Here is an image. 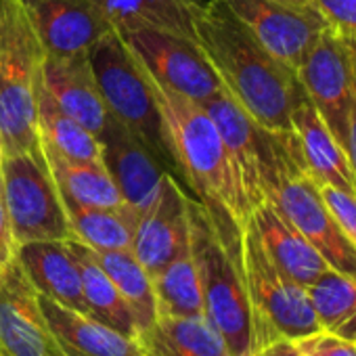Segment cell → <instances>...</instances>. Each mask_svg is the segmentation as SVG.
Returning <instances> with one entry per match:
<instances>
[{
  "mask_svg": "<svg viewBox=\"0 0 356 356\" xmlns=\"http://www.w3.org/2000/svg\"><path fill=\"white\" fill-rule=\"evenodd\" d=\"M277 3H281L285 7H291L296 11H304V13H314L316 15V11L310 5V0H277Z\"/></svg>",
  "mask_w": 356,
  "mask_h": 356,
  "instance_id": "8d00e7d4",
  "label": "cell"
},
{
  "mask_svg": "<svg viewBox=\"0 0 356 356\" xmlns=\"http://www.w3.org/2000/svg\"><path fill=\"white\" fill-rule=\"evenodd\" d=\"M189 248V195L168 172L153 204L140 216L132 252L151 279Z\"/></svg>",
  "mask_w": 356,
  "mask_h": 356,
  "instance_id": "4fadbf2b",
  "label": "cell"
},
{
  "mask_svg": "<svg viewBox=\"0 0 356 356\" xmlns=\"http://www.w3.org/2000/svg\"><path fill=\"white\" fill-rule=\"evenodd\" d=\"M40 82L65 113L101 138L111 113L97 86L88 53L47 55L40 70Z\"/></svg>",
  "mask_w": 356,
  "mask_h": 356,
  "instance_id": "9a60e30c",
  "label": "cell"
},
{
  "mask_svg": "<svg viewBox=\"0 0 356 356\" xmlns=\"http://www.w3.org/2000/svg\"><path fill=\"white\" fill-rule=\"evenodd\" d=\"M291 130L300 147L308 174L321 187L354 191V176L343 145L329 130L306 92L296 101L291 111Z\"/></svg>",
  "mask_w": 356,
  "mask_h": 356,
  "instance_id": "e0dca14e",
  "label": "cell"
},
{
  "mask_svg": "<svg viewBox=\"0 0 356 356\" xmlns=\"http://www.w3.org/2000/svg\"><path fill=\"white\" fill-rule=\"evenodd\" d=\"M296 76L329 130L346 147L354 95V61L343 36L327 26L306 51Z\"/></svg>",
  "mask_w": 356,
  "mask_h": 356,
  "instance_id": "30bf717a",
  "label": "cell"
},
{
  "mask_svg": "<svg viewBox=\"0 0 356 356\" xmlns=\"http://www.w3.org/2000/svg\"><path fill=\"white\" fill-rule=\"evenodd\" d=\"M17 262L38 293L88 314L80 270L67 241H32L17 248Z\"/></svg>",
  "mask_w": 356,
  "mask_h": 356,
  "instance_id": "44dd1931",
  "label": "cell"
},
{
  "mask_svg": "<svg viewBox=\"0 0 356 356\" xmlns=\"http://www.w3.org/2000/svg\"><path fill=\"white\" fill-rule=\"evenodd\" d=\"M189 245L200 275L204 314L222 333L233 356H252L254 318L241 268V233H218L206 208L189 197Z\"/></svg>",
  "mask_w": 356,
  "mask_h": 356,
  "instance_id": "277c9868",
  "label": "cell"
},
{
  "mask_svg": "<svg viewBox=\"0 0 356 356\" xmlns=\"http://www.w3.org/2000/svg\"><path fill=\"white\" fill-rule=\"evenodd\" d=\"M0 350L5 356H65L17 260L0 281Z\"/></svg>",
  "mask_w": 356,
  "mask_h": 356,
  "instance_id": "8fae6325",
  "label": "cell"
},
{
  "mask_svg": "<svg viewBox=\"0 0 356 356\" xmlns=\"http://www.w3.org/2000/svg\"><path fill=\"white\" fill-rule=\"evenodd\" d=\"M153 293H155L157 314H165V316L204 314L202 285L191 256V245L153 277Z\"/></svg>",
  "mask_w": 356,
  "mask_h": 356,
  "instance_id": "f546056e",
  "label": "cell"
},
{
  "mask_svg": "<svg viewBox=\"0 0 356 356\" xmlns=\"http://www.w3.org/2000/svg\"><path fill=\"white\" fill-rule=\"evenodd\" d=\"M0 181L17 248L32 241L74 239L63 195L40 143L30 151L5 155Z\"/></svg>",
  "mask_w": 356,
  "mask_h": 356,
  "instance_id": "52a82bcc",
  "label": "cell"
},
{
  "mask_svg": "<svg viewBox=\"0 0 356 356\" xmlns=\"http://www.w3.org/2000/svg\"><path fill=\"white\" fill-rule=\"evenodd\" d=\"M99 140L103 147V163L113 178L124 204L143 216L157 197L163 176L168 174L163 161L113 118Z\"/></svg>",
  "mask_w": 356,
  "mask_h": 356,
  "instance_id": "5bb4252c",
  "label": "cell"
},
{
  "mask_svg": "<svg viewBox=\"0 0 356 356\" xmlns=\"http://www.w3.org/2000/svg\"><path fill=\"white\" fill-rule=\"evenodd\" d=\"M318 329L356 341V281L325 268L306 287Z\"/></svg>",
  "mask_w": 356,
  "mask_h": 356,
  "instance_id": "83f0119b",
  "label": "cell"
},
{
  "mask_svg": "<svg viewBox=\"0 0 356 356\" xmlns=\"http://www.w3.org/2000/svg\"><path fill=\"white\" fill-rule=\"evenodd\" d=\"M65 202L74 239L90 248L92 252L130 250L136 225L140 216L126 204L118 208H90L74 202Z\"/></svg>",
  "mask_w": 356,
  "mask_h": 356,
  "instance_id": "484cf974",
  "label": "cell"
},
{
  "mask_svg": "<svg viewBox=\"0 0 356 356\" xmlns=\"http://www.w3.org/2000/svg\"><path fill=\"white\" fill-rule=\"evenodd\" d=\"M3 157H5V153H3V147H0V165H3Z\"/></svg>",
  "mask_w": 356,
  "mask_h": 356,
  "instance_id": "f35d334b",
  "label": "cell"
},
{
  "mask_svg": "<svg viewBox=\"0 0 356 356\" xmlns=\"http://www.w3.org/2000/svg\"><path fill=\"white\" fill-rule=\"evenodd\" d=\"M118 36L134 55L145 76L161 88L200 105L222 90L218 76L193 40L147 24L130 26L118 32Z\"/></svg>",
  "mask_w": 356,
  "mask_h": 356,
  "instance_id": "9c48e42d",
  "label": "cell"
},
{
  "mask_svg": "<svg viewBox=\"0 0 356 356\" xmlns=\"http://www.w3.org/2000/svg\"><path fill=\"white\" fill-rule=\"evenodd\" d=\"M306 356H356V341L318 329L310 335L293 339Z\"/></svg>",
  "mask_w": 356,
  "mask_h": 356,
  "instance_id": "1f68e13d",
  "label": "cell"
},
{
  "mask_svg": "<svg viewBox=\"0 0 356 356\" xmlns=\"http://www.w3.org/2000/svg\"><path fill=\"white\" fill-rule=\"evenodd\" d=\"M103 270L109 275L122 298L132 310L136 321L138 333L147 329L155 316V293H153V279L138 262L132 250H113V252H92Z\"/></svg>",
  "mask_w": 356,
  "mask_h": 356,
  "instance_id": "f1b7e54d",
  "label": "cell"
},
{
  "mask_svg": "<svg viewBox=\"0 0 356 356\" xmlns=\"http://www.w3.org/2000/svg\"><path fill=\"white\" fill-rule=\"evenodd\" d=\"M310 5L339 36L356 40V0H310Z\"/></svg>",
  "mask_w": 356,
  "mask_h": 356,
  "instance_id": "4dcf8cb0",
  "label": "cell"
},
{
  "mask_svg": "<svg viewBox=\"0 0 356 356\" xmlns=\"http://www.w3.org/2000/svg\"><path fill=\"white\" fill-rule=\"evenodd\" d=\"M145 356H233L222 333L206 314L165 316L138 333Z\"/></svg>",
  "mask_w": 356,
  "mask_h": 356,
  "instance_id": "7402d4cb",
  "label": "cell"
},
{
  "mask_svg": "<svg viewBox=\"0 0 356 356\" xmlns=\"http://www.w3.org/2000/svg\"><path fill=\"white\" fill-rule=\"evenodd\" d=\"M239 252L254 318V352L275 339H300L318 331L306 287L270 260L252 222L241 231Z\"/></svg>",
  "mask_w": 356,
  "mask_h": 356,
  "instance_id": "8992f818",
  "label": "cell"
},
{
  "mask_svg": "<svg viewBox=\"0 0 356 356\" xmlns=\"http://www.w3.org/2000/svg\"><path fill=\"white\" fill-rule=\"evenodd\" d=\"M149 84L170 161L183 172L193 197L206 208L214 227L222 235L241 233L254 206L214 122L200 103L165 90L153 80Z\"/></svg>",
  "mask_w": 356,
  "mask_h": 356,
  "instance_id": "7a4b0ae2",
  "label": "cell"
},
{
  "mask_svg": "<svg viewBox=\"0 0 356 356\" xmlns=\"http://www.w3.org/2000/svg\"><path fill=\"white\" fill-rule=\"evenodd\" d=\"M0 356H5V354H3V350H0Z\"/></svg>",
  "mask_w": 356,
  "mask_h": 356,
  "instance_id": "ab89813d",
  "label": "cell"
},
{
  "mask_svg": "<svg viewBox=\"0 0 356 356\" xmlns=\"http://www.w3.org/2000/svg\"><path fill=\"white\" fill-rule=\"evenodd\" d=\"M343 40H346V44L350 49V55H352V61H354V72H356V40H348V38H343Z\"/></svg>",
  "mask_w": 356,
  "mask_h": 356,
  "instance_id": "74e56055",
  "label": "cell"
},
{
  "mask_svg": "<svg viewBox=\"0 0 356 356\" xmlns=\"http://www.w3.org/2000/svg\"><path fill=\"white\" fill-rule=\"evenodd\" d=\"M346 155L350 161V170L354 176V191H356V72H354V95H352V107L348 118V136H346Z\"/></svg>",
  "mask_w": 356,
  "mask_h": 356,
  "instance_id": "e575fe53",
  "label": "cell"
},
{
  "mask_svg": "<svg viewBox=\"0 0 356 356\" xmlns=\"http://www.w3.org/2000/svg\"><path fill=\"white\" fill-rule=\"evenodd\" d=\"M67 245H70V250L76 258L78 270H80L82 293H84V302L88 306V314L92 318L105 323L107 327H111L128 337L138 339V329H136V321L132 316L130 306L126 304V300L122 298V293L118 291V287L113 285L109 275L103 270V266L95 258L92 250L86 248L84 243H80L78 239H70Z\"/></svg>",
  "mask_w": 356,
  "mask_h": 356,
  "instance_id": "d4e9b609",
  "label": "cell"
},
{
  "mask_svg": "<svg viewBox=\"0 0 356 356\" xmlns=\"http://www.w3.org/2000/svg\"><path fill=\"white\" fill-rule=\"evenodd\" d=\"M36 130L38 140L53 147L57 153L70 159H103L101 140L90 130H86L78 120L65 113L47 92L40 80L36 86Z\"/></svg>",
  "mask_w": 356,
  "mask_h": 356,
  "instance_id": "4316f807",
  "label": "cell"
},
{
  "mask_svg": "<svg viewBox=\"0 0 356 356\" xmlns=\"http://www.w3.org/2000/svg\"><path fill=\"white\" fill-rule=\"evenodd\" d=\"M15 260H17V241L13 237V229L3 195V181H0V281H3L5 273L11 268Z\"/></svg>",
  "mask_w": 356,
  "mask_h": 356,
  "instance_id": "836d02e7",
  "label": "cell"
},
{
  "mask_svg": "<svg viewBox=\"0 0 356 356\" xmlns=\"http://www.w3.org/2000/svg\"><path fill=\"white\" fill-rule=\"evenodd\" d=\"M24 5L47 55L88 53L105 34L115 32L80 0H24Z\"/></svg>",
  "mask_w": 356,
  "mask_h": 356,
  "instance_id": "2e32d148",
  "label": "cell"
},
{
  "mask_svg": "<svg viewBox=\"0 0 356 356\" xmlns=\"http://www.w3.org/2000/svg\"><path fill=\"white\" fill-rule=\"evenodd\" d=\"M252 356H306L293 339H275L258 348Z\"/></svg>",
  "mask_w": 356,
  "mask_h": 356,
  "instance_id": "d590c367",
  "label": "cell"
},
{
  "mask_svg": "<svg viewBox=\"0 0 356 356\" xmlns=\"http://www.w3.org/2000/svg\"><path fill=\"white\" fill-rule=\"evenodd\" d=\"M115 32L147 24L193 40V13L202 0H80Z\"/></svg>",
  "mask_w": 356,
  "mask_h": 356,
  "instance_id": "603a6c76",
  "label": "cell"
},
{
  "mask_svg": "<svg viewBox=\"0 0 356 356\" xmlns=\"http://www.w3.org/2000/svg\"><path fill=\"white\" fill-rule=\"evenodd\" d=\"M38 143L42 147V153L47 157V163L53 172V178L63 200L90 208L124 206V200L113 183V178L109 176L103 159H70L57 153L53 147L44 145L42 140Z\"/></svg>",
  "mask_w": 356,
  "mask_h": 356,
  "instance_id": "cb8c5ba5",
  "label": "cell"
},
{
  "mask_svg": "<svg viewBox=\"0 0 356 356\" xmlns=\"http://www.w3.org/2000/svg\"><path fill=\"white\" fill-rule=\"evenodd\" d=\"M321 195H323L329 212L337 220L339 229L346 233V237L356 248V193L333 189V187H321Z\"/></svg>",
  "mask_w": 356,
  "mask_h": 356,
  "instance_id": "d6a6232c",
  "label": "cell"
},
{
  "mask_svg": "<svg viewBox=\"0 0 356 356\" xmlns=\"http://www.w3.org/2000/svg\"><path fill=\"white\" fill-rule=\"evenodd\" d=\"M250 222L270 260L298 285L308 287L325 268H329L316 248L268 200H262L252 210Z\"/></svg>",
  "mask_w": 356,
  "mask_h": 356,
  "instance_id": "ac0fdd59",
  "label": "cell"
},
{
  "mask_svg": "<svg viewBox=\"0 0 356 356\" xmlns=\"http://www.w3.org/2000/svg\"><path fill=\"white\" fill-rule=\"evenodd\" d=\"M193 42L220 86L264 130L291 134V111L304 95L293 70L273 57L233 15L225 0H202L193 13Z\"/></svg>",
  "mask_w": 356,
  "mask_h": 356,
  "instance_id": "6da1fadb",
  "label": "cell"
},
{
  "mask_svg": "<svg viewBox=\"0 0 356 356\" xmlns=\"http://www.w3.org/2000/svg\"><path fill=\"white\" fill-rule=\"evenodd\" d=\"M88 59L111 118L143 140L161 161L172 163L151 84L118 32L105 34L88 51Z\"/></svg>",
  "mask_w": 356,
  "mask_h": 356,
  "instance_id": "ba28073f",
  "label": "cell"
},
{
  "mask_svg": "<svg viewBox=\"0 0 356 356\" xmlns=\"http://www.w3.org/2000/svg\"><path fill=\"white\" fill-rule=\"evenodd\" d=\"M260 183L264 200L283 212L337 273L356 281V248L329 212L291 134H262Z\"/></svg>",
  "mask_w": 356,
  "mask_h": 356,
  "instance_id": "3957f363",
  "label": "cell"
},
{
  "mask_svg": "<svg viewBox=\"0 0 356 356\" xmlns=\"http://www.w3.org/2000/svg\"><path fill=\"white\" fill-rule=\"evenodd\" d=\"M225 5L273 57L293 72L327 28L318 15L296 11L277 0H225Z\"/></svg>",
  "mask_w": 356,
  "mask_h": 356,
  "instance_id": "7c38bea8",
  "label": "cell"
},
{
  "mask_svg": "<svg viewBox=\"0 0 356 356\" xmlns=\"http://www.w3.org/2000/svg\"><path fill=\"white\" fill-rule=\"evenodd\" d=\"M44 57L24 0H0V147L5 155L38 145L36 86Z\"/></svg>",
  "mask_w": 356,
  "mask_h": 356,
  "instance_id": "5b68a950",
  "label": "cell"
},
{
  "mask_svg": "<svg viewBox=\"0 0 356 356\" xmlns=\"http://www.w3.org/2000/svg\"><path fill=\"white\" fill-rule=\"evenodd\" d=\"M38 304L65 356H145L136 337H128L90 314L65 308L38 293Z\"/></svg>",
  "mask_w": 356,
  "mask_h": 356,
  "instance_id": "ffe728a7",
  "label": "cell"
},
{
  "mask_svg": "<svg viewBox=\"0 0 356 356\" xmlns=\"http://www.w3.org/2000/svg\"><path fill=\"white\" fill-rule=\"evenodd\" d=\"M202 107L214 122L231 159L235 161V165L243 178L248 197H250L252 206L256 208L264 200L262 183H260L264 128H260L245 113V109L225 90L210 97L206 103H202Z\"/></svg>",
  "mask_w": 356,
  "mask_h": 356,
  "instance_id": "d6986e66",
  "label": "cell"
}]
</instances>
